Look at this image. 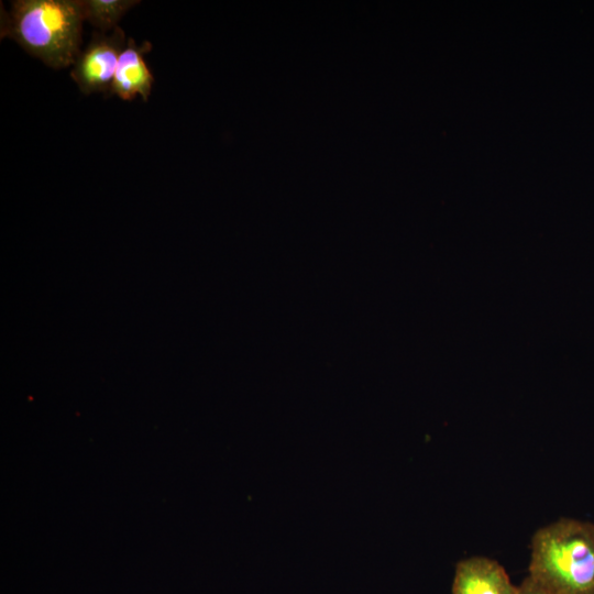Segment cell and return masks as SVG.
Here are the masks:
<instances>
[{
	"mask_svg": "<svg viewBox=\"0 0 594 594\" xmlns=\"http://www.w3.org/2000/svg\"><path fill=\"white\" fill-rule=\"evenodd\" d=\"M84 21L82 0H16L10 12L2 13L1 36L59 69L79 55Z\"/></svg>",
	"mask_w": 594,
	"mask_h": 594,
	"instance_id": "obj_1",
	"label": "cell"
},
{
	"mask_svg": "<svg viewBox=\"0 0 594 594\" xmlns=\"http://www.w3.org/2000/svg\"><path fill=\"white\" fill-rule=\"evenodd\" d=\"M529 576L557 594H594V524L560 518L531 538Z\"/></svg>",
	"mask_w": 594,
	"mask_h": 594,
	"instance_id": "obj_2",
	"label": "cell"
},
{
	"mask_svg": "<svg viewBox=\"0 0 594 594\" xmlns=\"http://www.w3.org/2000/svg\"><path fill=\"white\" fill-rule=\"evenodd\" d=\"M127 45L123 30L118 26L110 35L94 32L89 44L79 53L70 77L81 92H109L119 57Z\"/></svg>",
	"mask_w": 594,
	"mask_h": 594,
	"instance_id": "obj_3",
	"label": "cell"
},
{
	"mask_svg": "<svg viewBox=\"0 0 594 594\" xmlns=\"http://www.w3.org/2000/svg\"><path fill=\"white\" fill-rule=\"evenodd\" d=\"M504 566L496 560L475 556L459 561L452 582V594H517Z\"/></svg>",
	"mask_w": 594,
	"mask_h": 594,
	"instance_id": "obj_4",
	"label": "cell"
},
{
	"mask_svg": "<svg viewBox=\"0 0 594 594\" xmlns=\"http://www.w3.org/2000/svg\"><path fill=\"white\" fill-rule=\"evenodd\" d=\"M152 50L150 42L144 41L140 46L130 37L122 51L109 95H116L125 101L133 100L138 95L144 101L152 91L154 77L144 59Z\"/></svg>",
	"mask_w": 594,
	"mask_h": 594,
	"instance_id": "obj_5",
	"label": "cell"
},
{
	"mask_svg": "<svg viewBox=\"0 0 594 594\" xmlns=\"http://www.w3.org/2000/svg\"><path fill=\"white\" fill-rule=\"evenodd\" d=\"M135 0H82L85 20L102 33L118 28V22L132 7Z\"/></svg>",
	"mask_w": 594,
	"mask_h": 594,
	"instance_id": "obj_6",
	"label": "cell"
},
{
	"mask_svg": "<svg viewBox=\"0 0 594 594\" xmlns=\"http://www.w3.org/2000/svg\"><path fill=\"white\" fill-rule=\"evenodd\" d=\"M517 594H557L534 580L531 576H527L522 580L520 585H518Z\"/></svg>",
	"mask_w": 594,
	"mask_h": 594,
	"instance_id": "obj_7",
	"label": "cell"
}]
</instances>
